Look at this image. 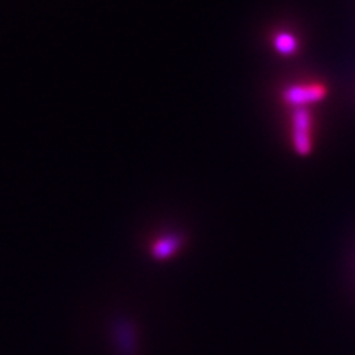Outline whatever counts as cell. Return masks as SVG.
Here are the masks:
<instances>
[{
	"label": "cell",
	"instance_id": "6da1fadb",
	"mask_svg": "<svg viewBox=\"0 0 355 355\" xmlns=\"http://www.w3.org/2000/svg\"><path fill=\"white\" fill-rule=\"evenodd\" d=\"M324 96H326V87L320 83L292 86L286 92L287 103L297 108H305L306 105L318 103Z\"/></svg>",
	"mask_w": 355,
	"mask_h": 355
},
{
	"label": "cell",
	"instance_id": "7a4b0ae2",
	"mask_svg": "<svg viewBox=\"0 0 355 355\" xmlns=\"http://www.w3.org/2000/svg\"><path fill=\"white\" fill-rule=\"evenodd\" d=\"M293 119L295 148L297 153L308 154L311 150V116L305 108H297Z\"/></svg>",
	"mask_w": 355,
	"mask_h": 355
},
{
	"label": "cell",
	"instance_id": "3957f363",
	"mask_svg": "<svg viewBox=\"0 0 355 355\" xmlns=\"http://www.w3.org/2000/svg\"><path fill=\"white\" fill-rule=\"evenodd\" d=\"M176 246H178V241L173 237H168L166 240H160L157 244H155V248H154L155 258L162 259V258L171 257L172 252L176 249Z\"/></svg>",
	"mask_w": 355,
	"mask_h": 355
},
{
	"label": "cell",
	"instance_id": "277c9868",
	"mask_svg": "<svg viewBox=\"0 0 355 355\" xmlns=\"http://www.w3.org/2000/svg\"><path fill=\"white\" fill-rule=\"evenodd\" d=\"M275 46L283 53H292L297 48V42L292 35H287V33H282L275 40Z\"/></svg>",
	"mask_w": 355,
	"mask_h": 355
}]
</instances>
